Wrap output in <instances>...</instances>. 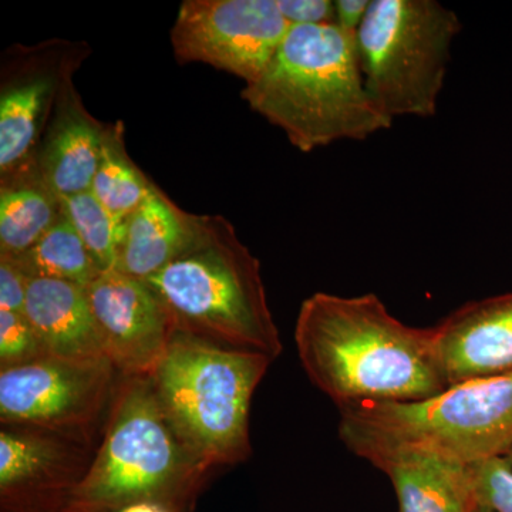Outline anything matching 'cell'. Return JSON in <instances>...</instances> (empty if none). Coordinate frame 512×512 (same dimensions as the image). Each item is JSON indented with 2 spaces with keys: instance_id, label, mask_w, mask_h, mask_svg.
<instances>
[{
  "instance_id": "obj_1",
  "label": "cell",
  "mask_w": 512,
  "mask_h": 512,
  "mask_svg": "<svg viewBox=\"0 0 512 512\" xmlns=\"http://www.w3.org/2000/svg\"><path fill=\"white\" fill-rule=\"evenodd\" d=\"M295 342L306 375L338 410L420 402L448 387L433 326L406 325L375 293H313L299 309Z\"/></svg>"
},
{
  "instance_id": "obj_2",
  "label": "cell",
  "mask_w": 512,
  "mask_h": 512,
  "mask_svg": "<svg viewBox=\"0 0 512 512\" xmlns=\"http://www.w3.org/2000/svg\"><path fill=\"white\" fill-rule=\"evenodd\" d=\"M302 153L389 130L366 89L356 37L336 26H291L274 59L241 93Z\"/></svg>"
},
{
  "instance_id": "obj_3",
  "label": "cell",
  "mask_w": 512,
  "mask_h": 512,
  "mask_svg": "<svg viewBox=\"0 0 512 512\" xmlns=\"http://www.w3.org/2000/svg\"><path fill=\"white\" fill-rule=\"evenodd\" d=\"M144 282L160 299L177 332L264 353L272 360L284 350L261 265L221 215H195L190 242Z\"/></svg>"
},
{
  "instance_id": "obj_4",
  "label": "cell",
  "mask_w": 512,
  "mask_h": 512,
  "mask_svg": "<svg viewBox=\"0 0 512 512\" xmlns=\"http://www.w3.org/2000/svg\"><path fill=\"white\" fill-rule=\"evenodd\" d=\"M339 416L340 440L372 466L399 454L471 466L512 447V372L456 384L420 402L356 404Z\"/></svg>"
},
{
  "instance_id": "obj_5",
  "label": "cell",
  "mask_w": 512,
  "mask_h": 512,
  "mask_svg": "<svg viewBox=\"0 0 512 512\" xmlns=\"http://www.w3.org/2000/svg\"><path fill=\"white\" fill-rule=\"evenodd\" d=\"M207 471L175 433L150 377H130L114 404L99 453L74 485L66 512H117L137 503L185 512Z\"/></svg>"
},
{
  "instance_id": "obj_6",
  "label": "cell",
  "mask_w": 512,
  "mask_h": 512,
  "mask_svg": "<svg viewBox=\"0 0 512 512\" xmlns=\"http://www.w3.org/2000/svg\"><path fill=\"white\" fill-rule=\"evenodd\" d=\"M272 362L174 330L150 380L175 433L205 470L251 454L249 409Z\"/></svg>"
},
{
  "instance_id": "obj_7",
  "label": "cell",
  "mask_w": 512,
  "mask_h": 512,
  "mask_svg": "<svg viewBox=\"0 0 512 512\" xmlns=\"http://www.w3.org/2000/svg\"><path fill=\"white\" fill-rule=\"evenodd\" d=\"M454 10L436 0H372L356 33L370 97L389 119L431 117L460 35Z\"/></svg>"
},
{
  "instance_id": "obj_8",
  "label": "cell",
  "mask_w": 512,
  "mask_h": 512,
  "mask_svg": "<svg viewBox=\"0 0 512 512\" xmlns=\"http://www.w3.org/2000/svg\"><path fill=\"white\" fill-rule=\"evenodd\" d=\"M289 29L276 0H185L171 43L180 62L210 64L251 84Z\"/></svg>"
},
{
  "instance_id": "obj_9",
  "label": "cell",
  "mask_w": 512,
  "mask_h": 512,
  "mask_svg": "<svg viewBox=\"0 0 512 512\" xmlns=\"http://www.w3.org/2000/svg\"><path fill=\"white\" fill-rule=\"evenodd\" d=\"M109 359L73 362L43 356L0 373V420L47 430L90 423L110 389Z\"/></svg>"
},
{
  "instance_id": "obj_10",
  "label": "cell",
  "mask_w": 512,
  "mask_h": 512,
  "mask_svg": "<svg viewBox=\"0 0 512 512\" xmlns=\"http://www.w3.org/2000/svg\"><path fill=\"white\" fill-rule=\"evenodd\" d=\"M86 293L111 365L128 379L153 375L174 333L153 289L113 268L100 272Z\"/></svg>"
},
{
  "instance_id": "obj_11",
  "label": "cell",
  "mask_w": 512,
  "mask_h": 512,
  "mask_svg": "<svg viewBox=\"0 0 512 512\" xmlns=\"http://www.w3.org/2000/svg\"><path fill=\"white\" fill-rule=\"evenodd\" d=\"M433 332L448 387L512 372V292L464 303Z\"/></svg>"
},
{
  "instance_id": "obj_12",
  "label": "cell",
  "mask_w": 512,
  "mask_h": 512,
  "mask_svg": "<svg viewBox=\"0 0 512 512\" xmlns=\"http://www.w3.org/2000/svg\"><path fill=\"white\" fill-rule=\"evenodd\" d=\"M62 448L33 433H0L3 512H66L74 480Z\"/></svg>"
},
{
  "instance_id": "obj_13",
  "label": "cell",
  "mask_w": 512,
  "mask_h": 512,
  "mask_svg": "<svg viewBox=\"0 0 512 512\" xmlns=\"http://www.w3.org/2000/svg\"><path fill=\"white\" fill-rule=\"evenodd\" d=\"M23 313L46 356L73 362L107 359L83 286L30 279Z\"/></svg>"
},
{
  "instance_id": "obj_14",
  "label": "cell",
  "mask_w": 512,
  "mask_h": 512,
  "mask_svg": "<svg viewBox=\"0 0 512 512\" xmlns=\"http://www.w3.org/2000/svg\"><path fill=\"white\" fill-rule=\"evenodd\" d=\"M64 96L37 163L40 180L57 198L92 190L107 136L72 90Z\"/></svg>"
},
{
  "instance_id": "obj_15",
  "label": "cell",
  "mask_w": 512,
  "mask_h": 512,
  "mask_svg": "<svg viewBox=\"0 0 512 512\" xmlns=\"http://www.w3.org/2000/svg\"><path fill=\"white\" fill-rule=\"evenodd\" d=\"M194 229L195 215L180 210L153 185L143 204L123 222L116 269L146 281L183 251Z\"/></svg>"
},
{
  "instance_id": "obj_16",
  "label": "cell",
  "mask_w": 512,
  "mask_h": 512,
  "mask_svg": "<svg viewBox=\"0 0 512 512\" xmlns=\"http://www.w3.org/2000/svg\"><path fill=\"white\" fill-rule=\"evenodd\" d=\"M392 481L399 512H471L470 468L426 454H399L373 464Z\"/></svg>"
},
{
  "instance_id": "obj_17",
  "label": "cell",
  "mask_w": 512,
  "mask_h": 512,
  "mask_svg": "<svg viewBox=\"0 0 512 512\" xmlns=\"http://www.w3.org/2000/svg\"><path fill=\"white\" fill-rule=\"evenodd\" d=\"M56 89L52 74H36L9 86L0 97V171L16 173L35 147Z\"/></svg>"
},
{
  "instance_id": "obj_18",
  "label": "cell",
  "mask_w": 512,
  "mask_h": 512,
  "mask_svg": "<svg viewBox=\"0 0 512 512\" xmlns=\"http://www.w3.org/2000/svg\"><path fill=\"white\" fill-rule=\"evenodd\" d=\"M62 204L43 181L6 184L0 192V254L28 251L62 215Z\"/></svg>"
},
{
  "instance_id": "obj_19",
  "label": "cell",
  "mask_w": 512,
  "mask_h": 512,
  "mask_svg": "<svg viewBox=\"0 0 512 512\" xmlns=\"http://www.w3.org/2000/svg\"><path fill=\"white\" fill-rule=\"evenodd\" d=\"M12 258L30 279H59L87 288L100 274L64 212L32 248Z\"/></svg>"
},
{
  "instance_id": "obj_20",
  "label": "cell",
  "mask_w": 512,
  "mask_h": 512,
  "mask_svg": "<svg viewBox=\"0 0 512 512\" xmlns=\"http://www.w3.org/2000/svg\"><path fill=\"white\" fill-rule=\"evenodd\" d=\"M151 187L153 184L127 157L121 130H107L100 167L90 190L94 197L123 225L146 200Z\"/></svg>"
},
{
  "instance_id": "obj_21",
  "label": "cell",
  "mask_w": 512,
  "mask_h": 512,
  "mask_svg": "<svg viewBox=\"0 0 512 512\" xmlns=\"http://www.w3.org/2000/svg\"><path fill=\"white\" fill-rule=\"evenodd\" d=\"M59 200L99 271L116 268L123 225L114 220L92 191Z\"/></svg>"
},
{
  "instance_id": "obj_22",
  "label": "cell",
  "mask_w": 512,
  "mask_h": 512,
  "mask_svg": "<svg viewBox=\"0 0 512 512\" xmlns=\"http://www.w3.org/2000/svg\"><path fill=\"white\" fill-rule=\"evenodd\" d=\"M471 485L476 503L491 512H512V464L495 457L471 464Z\"/></svg>"
},
{
  "instance_id": "obj_23",
  "label": "cell",
  "mask_w": 512,
  "mask_h": 512,
  "mask_svg": "<svg viewBox=\"0 0 512 512\" xmlns=\"http://www.w3.org/2000/svg\"><path fill=\"white\" fill-rule=\"evenodd\" d=\"M46 356L25 313L0 311V363L2 369L25 365Z\"/></svg>"
},
{
  "instance_id": "obj_24",
  "label": "cell",
  "mask_w": 512,
  "mask_h": 512,
  "mask_svg": "<svg viewBox=\"0 0 512 512\" xmlns=\"http://www.w3.org/2000/svg\"><path fill=\"white\" fill-rule=\"evenodd\" d=\"M29 282L12 256L0 254V311L25 312Z\"/></svg>"
},
{
  "instance_id": "obj_25",
  "label": "cell",
  "mask_w": 512,
  "mask_h": 512,
  "mask_svg": "<svg viewBox=\"0 0 512 512\" xmlns=\"http://www.w3.org/2000/svg\"><path fill=\"white\" fill-rule=\"evenodd\" d=\"M286 22L291 26H318L335 23L332 0H276Z\"/></svg>"
},
{
  "instance_id": "obj_26",
  "label": "cell",
  "mask_w": 512,
  "mask_h": 512,
  "mask_svg": "<svg viewBox=\"0 0 512 512\" xmlns=\"http://www.w3.org/2000/svg\"><path fill=\"white\" fill-rule=\"evenodd\" d=\"M372 0H335V25L355 35L362 26Z\"/></svg>"
},
{
  "instance_id": "obj_27",
  "label": "cell",
  "mask_w": 512,
  "mask_h": 512,
  "mask_svg": "<svg viewBox=\"0 0 512 512\" xmlns=\"http://www.w3.org/2000/svg\"><path fill=\"white\" fill-rule=\"evenodd\" d=\"M117 512H173L168 510V508L163 507L160 504L154 503H137L128 505V507L123 508V510Z\"/></svg>"
},
{
  "instance_id": "obj_28",
  "label": "cell",
  "mask_w": 512,
  "mask_h": 512,
  "mask_svg": "<svg viewBox=\"0 0 512 512\" xmlns=\"http://www.w3.org/2000/svg\"><path fill=\"white\" fill-rule=\"evenodd\" d=\"M471 512H491L488 510V508L483 507V505L477 504L476 507H474V510Z\"/></svg>"
},
{
  "instance_id": "obj_29",
  "label": "cell",
  "mask_w": 512,
  "mask_h": 512,
  "mask_svg": "<svg viewBox=\"0 0 512 512\" xmlns=\"http://www.w3.org/2000/svg\"><path fill=\"white\" fill-rule=\"evenodd\" d=\"M504 458H507L508 461L512 464V447L510 448V451H508L507 454H505Z\"/></svg>"
}]
</instances>
